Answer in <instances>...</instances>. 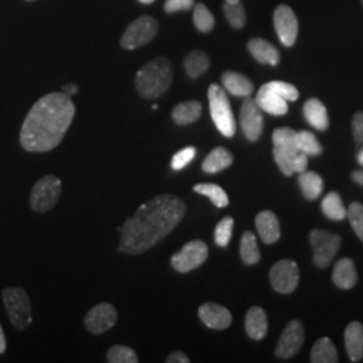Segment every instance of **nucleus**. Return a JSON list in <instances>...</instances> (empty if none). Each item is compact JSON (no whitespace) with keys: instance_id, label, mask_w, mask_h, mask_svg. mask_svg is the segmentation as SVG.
Listing matches in <instances>:
<instances>
[{"instance_id":"27","label":"nucleus","mask_w":363,"mask_h":363,"mask_svg":"<svg viewBox=\"0 0 363 363\" xmlns=\"http://www.w3.org/2000/svg\"><path fill=\"white\" fill-rule=\"evenodd\" d=\"M184 70L187 73V76L190 78H198L203 76L210 67V58L208 54H205L201 50H193L189 52L184 58Z\"/></svg>"},{"instance_id":"48","label":"nucleus","mask_w":363,"mask_h":363,"mask_svg":"<svg viewBox=\"0 0 363 363\" xmlns=\"http://www.w3.org/2000/svg\"><path fill=\"white\" fill-rule=\"evenodd\" d=\"M357 159H358V163L363 166V150H361V152L358 154V157H357Z\"/></svg>"},{"instance_id":"42","label":"nucleus","mask_w":363,"mask_h":363,"mask_svg":"<svg viewBox=\"0 0 363 363\" xmlns=\"http://www.w3.org/2000/svg\"><path fill=\"white\" fill-rule=\"evenodd\" d=\"M352 133L358 143H363V111L357 112L352 117Z\"/></svg>"},{"instance_id":"18","label":"nucleus","mask_w":363,"mask_h":363,"mask_svg":"<svg viewBox=\"0 0 363 363\" xmlns=\"http://www.w3.org/2000/svg\"><path fill=\"white\" fill-rule=\"evenodd\" d=\"M247 49L252 57L259 64L276 66L280 62V52L271 42L265 39L253 38L247 42Z\"/></svg>"},{"instance_id":"41","label":"nucleus","mask_w":363,"mask_h":363,"mask_svg":"<svg viewBox=\"0 0 363 363\" xmlns=\"http://www.w3.org/2000/svg\"><path fill=\"white\" fill-rule=\"evenodd\" d=\"M194 0H166L164 11L167 13L187 11L194 7Z\"/></svg>"},{"instance_id":"53","label":"nucleus","mask_w":363,"mask_h":363,"mask_svg":"<svg viewBox=\"0 0 363 363\" xmlns=\"http://www.w3.org/2000/svg\"><path fill=\"white\" fill-rule=\"evenodd\" d=\"M361 1H362V4H363V0H361Z\"/></svg>"},{"instance_id":"23","label":"nucleus","mask_w":363,"mask_h":363,"mask_svg":"<svg viewBox=\"0 0 363 363\" xmlns=\"http://www.w3.org/2000/svg\"><path fill=\"white\" fill-rule=\"evenodd\" d=\"M303 113L306 120L315 130H325L328 128V124H330L328 113L325 104L320 100L310 99L303 106Z\"/></svg>"},{"instance_id":"32","label":"nucleus","mask_w":363,"mask_h":363,"mask_svg":"<svg viewBox=\"0 0 363 363\" xmlns=\"http://www.w3.org/2000/svg\"><path fill=\"white\" fill-rule=\"evenodd\" d=\"M273 148H279L289 152H298L296 144V130L292 128H277L272 135Z\"/></svg>"},{"instance_id":"24","label":"nucleus","mask_w":363,"mask_h":363,"mask_svg":"<svg viewBox=\"0 0 363 363\" xmlns=\"http://www.w3.org/2000/svg\"><path fill=\"white\" fill-rule=\"evenodd\" d=\"M233 163V155L223 147L214 148L203 160L202 169L208 174H217L230 167Z\"/></svg>"},{"instance_id":"21","label":"nucleus","mask_w":363,"mask_h":363,"mask_svg":"<svg viewBox=\"0 0 363 363\" xmlns=\"http://www.w3.org/2000/svg\"><path fill=\"white\" fill-rule=\"evenodd\" d=\"M333 281L342 289H351L358 281V273L354 261L350 259H340L334 267Z\"/></svg>"},{"instance_id":"13","label":"nucleus","mask_w":363,"mask_h":363,"mask_svg":"<svg viewBox=\"0 0 363 363\" xmlns=\"http://www.w3.org/2000/svg\"><path fill=\"white\" fill-rule=\"evenodd\" d=\"M306 339L303 325L298 320L289 322L283 331L276 347V355L281 359H289L298 354Z\"/></svg>"},{"instance_id":"31","label":"nucleus","mask_w":363,"mask_h":363,"mask_svg":"<svg viewBox=\"0 0 363 363\" xmlns=\"http://www.w3.org/2000/svg\"><path fill=\"white\" fill-rule=\"evenodd\" d=\"M240 255L241 259L247 265H255L259 261V250L256 235L252 232H245L241 237L240 244Z\"/></svg>"},{"instance_id":"22","label":"nucleus","mask_w":363,"mask_h":363,"mask_svg":"<svg viewBox=\"0 0 363 363\" xmlns=\"http://www.w3.org/2000/svg\"><path fill=\"white\" fill-rule=\"evenodd\" d=\"M247 334L255 340H259L268 333V318L261 307H252L245 318Z\"/></svg>"},{"instance_id":"43","label":"nucleus","mask_w":363,"mask_h":363,"mask_svg":"<svg viewBox=\"0 0 363 363\" xmlns=\"http://www.w3.org/2000/svg\"><path fill=\"white\" fill-rule=\"evenodd\" d=\"M308 166V156L303 152H298L295 157V174H301L307 169Z\"/></svg>"},{"instance_id":"52","label":"nucleus","mask_w":363,"mask_h":363,"mask_svg":"<svg viewBox=\"0 0 363 363\" xmlns=\"http://www.w3.org/2000/svg\"><path fill=\"white\" fill-rule=\"evenodd\" d=\"M27 1H33V0H27Z\"/></svg>"},{"instance_id":"25","label":"nucleus","mask_w":363,"mask_h":363,"mask_svg":"<svg viewBox=\"0 0 363 363\" xmlns=\"http://www.w3.org/2000/svg\"><path fill=\"white\" fill-rule=\"evenodd\" d=\"M202 115V105L195 100L184 101L172 109V120L178 125H189L195 123Z\"/></svg>"},{"instance_id":"16","label":"nucleus","mask_w":363,"mask_h":363,"mask_svg":"<svg viewBox=\"0 0 363 363\" xmlns=\"http://www.w3.org/2000/svg\"><path fill=\"white\" fill-rule=\"evenodd\" d=\"M199 319L205 323L208 328L213 330H225L232 325V313L216 303H205L198 310Z\"/></svg>"},{"instance_id":"37","label":"nucleus","mask_w":363,"mask_h":363,"mask_svg":"<svg viewBox=\"0 0 363 363\" xmlns=\"http://www.w3.org/2000/svg\"><path fill=\"white\" fill-rule=\"evenodd\" d=\"M106 359L109 363H138L139 358L136 352L128 346H113L106 354Z\"/></svg>"},{"instance_id":"39","label":"nucleus","mask_w":363,"mask_h":363,"mask_svg":"<svg viewBox=\"0 0 363 363\" xmlns=\"http://www.w3.org/2000/svg\"><path fill=\"white\" fill-rule=\"evenodd\" d=\"M347 218L350 220L354 232L363 242V205L358 202L351 203L350 208H347Z\"/></svg>"},{"instance_id":"51","label":"nucleus","mask_w":363,"mask_h":363,"mask_svg":"<svg viewBox=\"0 0 363 363\" xmlns=\"http://www.w3.org/2000/svg\"><path fill=\"white\" fill-rule=\"evenodd\" d=\"M157 108H159V106H157V105H156V104L152 105V109H157Z\"/></svg>"},{"instance_id":"28","label":"nucleus","mask_w":363,"mask_h":363,"mask_svg":"<svg viewBox=\"0 0 363 363\" xmlns=\"http://www.w3.org/2000/svg\"><path fill=\"white\" fill-rule=\"evenodd\" d=\"M312 363H337V351L335 345L328 337H320L315 342L311 351Z\"/></svg>"},{"instance_id":"4","label":"nucleus","mask_w":363,"mask_h":363,"mask_svg":"<svg viewBox=\"0 0 363 363\" xmlns=\"http://www.w3.org/2000/svg\"><path fill=\"white\" fill-rule=\"evenodd\" d=\"M208 96L210 115L217 130L226 138H233L235 133V120L226 91L217 84H211L208 86Z\"/></svg>"},{"instance_id":"49","label":"nucleus","mask_w":363,"mask_h":363,"mask_svg":"<svg viewBox=\"0 0 363 363\" xmlns=\"http://www.w3.org/2000/svg\"><path fill=\"white\" fill-rule=\"evenodd\" d=\"M140 3H143V4H151V3H154L155 0H139Z\"/></svg>"},{"instance_id":"38","label":"nucleus","mask_w":363,"mask_h":363,"mask_svg":"<svg viewBox=\"0 0 363 363\" xmlns=\"http://www.w3.org/2000/svg\"><path fill=\"white\" fill-rule=\"evenodd\" d=\"M234 220L232 217H225L216 228L214 238L218 247H228L233 234Z\"/></svg>"},{"instance_id":"29","label":"nucleus","mask_w":363,"mask_h":363,"mask_svg":"<svg viewBox=\"0 0 363 363\" xmlns=\"http://www.w3.org/2000/svg\"><path fill=\"white\" fill-rule=\"evenodd\" d=\"M322 211L330 220H342L347 218V208H345V203L337 193L325 195L322 201Z\"/></svg>"},{"instance_id":"14","label":"nucleus","mask_w":363,"mask_h":363,"mask_svg":"<svg viewBox=\"0 0 363 363\" xmlns=\"http://www.w3.org/2000/svg\"><path fill=\"white\" fill-rule=\"evenodd\" d=\"M116 308L109 303H100L86 313L84 323L91 334H104L116 325Z\"/></svg>"},{"instance_id":"2","label":"nucleus","mask_w":363,"mask_h":363,"mask_svg":"<svg viewBox=\"0 0 363 363\" xmlns=\"http://www.w3.org/2000/svg\"><path fill=\"white\" fill-rule=\"evenodd\" d=\"M76 115V106L65 93L40 97L22 124L21 145L27 152H48L62 142Z\"/></svg>"},{"instance_id":"15","label":"nucleus","mask_w":363,"mask_h":363,"mask_svg":"<svg viewBox=\"0 0 363 363\" xmlns=\"http://www.w3.org/2000/svg\"><path fill=\"white\" fill-rule=\"evenodd\" d=\"M255 101L262 112H267L273 116H283L288 112V101L273 89L269 82L264 84L259 88Z\"/></svg>"},{"instance_id":"30","label":"nucleus","mask_w":363,"mask_h":363,"mask_svg":"<svg viewBox=\"0 0 363 363\" xmlns=\"http://www.w3.org/2000/svg\"><path fill=\"white\" fill-rule=\"evenodd\" d=\"M195 193L205 195L217 206V208H226L229 205V196L226 191L214 183H199L194 186Z\"/></svg>"},{"instance_id":"1","label":"nucleus","mask_w":363,"mask_h":363,"mask_svg":"<svg viewBox=\"0 0 363 363\" xmlns=\"http://www.w3.org/2000/svg\"><path fill=\"white\" fill-rule=\"evenodd\" d=\"M186 213V205L179 196L157 195L144 203L120 228L118 250L128 255H140L155 247L167 237L181 222Z\"/></svg>"},{"instance_id":"44","label":"nucleus","mask_w":363,"mask_h":363,"mask_svg":"<svg viewBox=\"0 0 363 363\" xmlns=\"http://www.w3.org/2000/svg\"><path fill=\"white\" fill-rule=\"evenodd\" d=\"M166 362L167 363H190V358L186 355V354H183L181 351H175V352H171L169 357H167V359H166Z\"/></svg>"},{"instance_id":"50","label":"nucleus","mask_w":363,"mask_h":363,"mask_svg":"<svg viewBox=\"0 0 363 363\" xmlns=\"http://www.w3.org/2000/svg\"><path fill=\"white\" fill-rule=\"evenodd\" d=\"M228 3H237V1H240V0H226Z\"/></svg>"},{"instance_id":"9","label":"nucleus","mask_w":363,"mask_h":363,"mask_svg":"<svg viewBox=\"0 0 363 363\" xmlns=\"http://www.w3.org/2000/svg\"><path fill=\"white\" fill-rule=\"evenodd\" d=\"M313 247V262L318 268H327L340 247V237L337 234L328 233L325 230H312L310 235Z\"/></svg>"},{"instance_id":"20","label":"nucleus","mask_w":363,"mask_h":363,"mask_svg":"<svg viewBox=\"0 0 363 363\" xmlns=\"http://www.w3.org/2000/svg\"><path fill=\"white\" fill-rule=\"evenodd\" d=\"M223 89L235 97H249L253 93V82L244 74L237 72H225L222 74Z\"/></svg>"},{"instance_id":"17","label":"nucleus","mask_w":363,"mask_h":363,"mask_svg":"<svg viewBox=\"0 0 363 363\" xmlns=\"http://www.w3.org/2000/svg\"><path fill=\"white\" fill-rule=\"evenodd\" d=\"M255 222H256V229L259 232V238L265 244H274L280 238L281 235L280 222L272 211L269 210L261 211L256 217Z\"/></svg>"},{"instance_id":"45","label":"nucleus","mask_w":363,"mask_h":363,"mask_svg":"<svg viewBox=\"0 0 363 363\" xmlns=\"http://www.w3.org/2000/svg\"><path fill=\"white\" fill-rule=\"evenodd\" d=\"M62 93H65L66 96L72 97L78 93V86L76 84H67L65 86H62Z\"/></svg>"},{"instance_id":"11","label":"nucleus","mask_w":363,"mask_h":363,"mask_svg":"<svg viewBox=\"0 0 363 363\" xmlns=\"http://www.w3.org/2000/svg\"><path fill=\"white\" fill-rule=\"evenodd\" d=\"M273 22L280 42L288 48L294 46L298 38V23L292 9L284 4L279 6L273 13Z\"/></svg>"},{"instance_id":"47","label":"nucleus","mask_w":363,"mask_h":363,"mask_svg":"<svg viewBox=\"0 0 363 363\" xmlns=\"http://www.w3.org/2000/svg\"><path fill=\"white\" fill-rule=\"evenodd\" d=\"M352 179L357 182L358 184L363 186V171H354L352 172Z\"/></svg>"},{"instance_id":"3","label":"nucleus","mask_w":363,"mask_h":363,"mask_svg":"<svg viewBox=\"0 0 363 363\" xmlns=\"http://www.w3.org/2000/svg\"><path fill=\"white\" fill-rule=\"evenodd\" d=\"M172 77L174 72L171 62L163 57H157L155 60L147 62L138 72L135 84L142 97L154 100L169 91Z\"/></svg>"},{"instance_id":"8","label":"nucleus","mask_w":363,"mask_h":363,"mask_svg":"<svg viewBox=\"0 0 363 363\" xmlns=\"http://www.w3.org/2000/svg\"><path fill=\"white\" fill-rule=\"evenodd\" d=\"M208 256V245L201 240H194L187 242L178 253L171 257V265L178 272H191L199 268L206 261Z\"/></svg>"},{"instance_id":"19","label":"nucleus","mask_w":363,"mask_h":363,"mask_svg":"<svg viewBox=\"0 0 363 363\" xmlns=\"http://www.w3.org/2000/svg\"><path fill=\"white\" fill-rule=\"evenodd\" d=\"M345 345L351 362H359L363 357V325L351 322L345 331Z\"/></svg>"},{"instance_id":"6","label":"nucleus","mask_w":363,"mask_h":363,"mask_svg":"<svg viewBox=\"0 0 363 363\" xmlns=\"http://www.w3.org/2000/svg\"><path fill=\"white\" fill-rule=\"evenodd\" d=\"M62 191V183L55 175H46L39 179L30 195V206L37 213H46L52 210Z\"/></svg>"},{"instance_id":"7","label":"nucleus","mask_w":363,"mask_h":363,"mask_svg":"<svg viewBox=\"0 0 363 363\" xmlns=\"http://www.w3.org/2000/svg\"><path fill=\"white\" fill-rule=\"evenodd\" d=\"M157 34V22L155 18L144 15L139 19L133 21L127 30L124 31L123 37L120 39L121 48L127 50L139 49L144 45L150 43L155 38Z\"/></svg>"},{"instance_id":"12","label":"nucleus","mask_w":363,"mask_h":363,"mask_svg":"<svg viewBox=\"0 0 363 363\" xmlns=\"http://www.w3.org/2000/svg\"><path fill=\"white\" fill-rule=\"evenodd\" d=\"M240 123L247 140L250 142L259 140L264 130V117H262V111L259 109V105L253 99L247 97V100L241 105Z\"/></svg>"},{"instance_id":"35","label":"nucleus","mask_w":363,"mask_h":363,"mask_svg":"<svg viewBox=\"0 0 363 363\" xmlns=\"http://www.w3.org/2000/svg\"><path fill=\"white\" fill-rule=\"evenodd\" d=\"M223 13L226 15L230 26L234 28H242L245 26L247 22V15H245V9L241 4V1L237 3H225L223 4Z\"/></svg>"},{"instance_id":"36","label":"nucleus","mask_w":363,"mask_h":363,"mask_svg":"<svg viewBox=\"0 0 363 363\" xmlns=\"http://www.w3.org/2000/svg\"><path fill=\"white\" fill-rule=\"evenodd\" d=\"M298 152H289L279 148H273V159L286 177H292L295 174V157Z\"/></svg>"},{"instance_id":"10","label":"nucleus","mask_w":363,"mask_h":363,"mask_svg":"<svg viewBox=\"0 0 363 363\" xmlns=\"http://www.w3.org/2000/svg\"><path fill=\"white\" fill-rule=\"evenodd\" d=\"M273 289L279 294H291L296 289L300 280L298 267L294 259L277 261L269 272Z\"/></svg>"},{"instance_id":"34","label":"nucleus","mask_w":363,"mask_h":363,"mask_svg":"<svg viewBox=\"0 0 363 363\" xmlns=\"http://www.w3.org/2000/svg\"><path fill=\"white\" fill-rule=\"evenodd\" d=\"M194 25L201 33H210L216 26V19L208 7L198 3L194 7Z\"/></svg>"},{"instance_id":"5","label":"nucleus","mask_w":363,"mask_h":363,"mask_svg":"<svg viewBox=\"0 0 363 363\" xmlns=\"http://www.w3.org/2000/svg\"><path fill=\"white\" fill-rule=\"evenodd\" d=\"M1 298L9 313L11 325L22 331L26 330L33 322V310L28 294L23 288L9 286L3 289Z\"/></svg>"},{"instance_id":"26","label":"nucleus","mask_w":363,"mask_h":363,"mask_svg":"<svg viewBox=\"0 0 363 363\" xmlns=\"http://www.w3.org/2000/svg\"><path fill=\"white\" fill-rule=\"evenodd\" d=\"M298 186L303 195L310 201L319 198L323 193V179L313 171L306 169L304 172L298 174Z\"/></svg>"},{"instance_id":"40","label":"nucleus","mask_w":363,"mask_h":363,"mask_svg":"<svg viewBox=\"0 0 363 363\" xmlns=\"http://www.w3.org/2000/svg\"><path fill=\"white\" fill-rule=\"evenodd\" d=\"M196 155V150L194 147H186L181 151H178L175 155L172 156L171 160V169L174 171H179L183 169L187 164H190L194 160Z\"/></svg>"},{"instance_id":"33","label":"nucleus","mask_w":363,"mask_h":363,"mask_svg":"<svg viewBox=\"0 0 363 363\" xmlns=\"http://www.w3.org/2000/svg\"><path fill=\"white\" fill-rule=\"evenodd\" d=\"M296 144L298 151L307 156H316L322 154V145L318 142L316 136L308 130L296 132Z\"/></svg>"},{"instance_id":"46","label":"nucleus","mask_w":363,"mask_h":363,"mask_svg":"<svg viewBox=\"0 0 363 363\" xmlns=\"http://www.w3.org/2000/svg\"><path fill=\"white\" fill-rule=\"evenodd\" d=\"M7 349V342H6V337H4V331L0 325V354H4V351Z\"/></svg>"}]
</instances>
